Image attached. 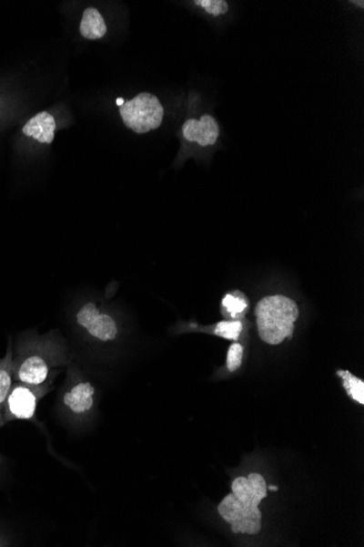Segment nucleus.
Returning <instances> with one entry per match:
<instances>
[{"label":"nucleus","instance_id":"obj_21","mask_svg":"<svg viewBox=\"0 0 364 547\" xmlns=\"http://www.w3.org/2000/svg\"><path fill=\"white\" fill-rule=\"evenodd\" d=\"M0 428H2V427H0Z\"/></svg>","mask_w":364,"mask_h":547},{"label":"nucleus","instance_id":"obj_1","mask_svg":"<svg viewBox=\"0 0 364 547\" xmlns=\"http://www.w3.org/2000/svg\"><path fill=\"white\" fill-rule=\"evenodd\" d=\"M14 381L42 385L70 363L67 346L57 331L38 334L27 330L13 345Z\"/></svg>","mask_w":364,"mask_h":547},{"label":"nucleus","instance_id":"obj_15","mask_svg":"<svg viewBox=\"0 0 364 547\" xmlns=\"http://www.w3.org/2000/svg\"><path fill=\"white\" fill-rule=\"evenodd\" d=\"M244 346L239 344L231 345L228 353V358H226V366H228L229 372H236L238 370L242 364V358H244Z\"/></svg>","mask_w":364,"mask_h":547},{"label":"nucleus","instance_id":"obj_18","mask_svg":"<svg viewBox=\"0 0 364 547\" xmlns=\"http://www.w3.org/2000/svg\"><path fill=\"white\" fill-rule=\"evenodd\" d=\"M352 3H354L357 5H359L361 8L364 7V3L362 2V0H361V2H352Z\"/></svg>","mask_w":364,"mask_h":547},{"label":"nucleus","instance_id":"obj_2","mask_svg":"<svg viewBox=\"0 0 364 547\" xmlns=\"http://www.w3.org/2000/svg\"><path fill=\"white\" fill-rule=\"evenodd\" d=\"M268 495V485L261 474L237 478L231 485V493L220 501L217 511L230 524L236 534L256 535L262 529V512L258 506Z\"/></svg>","mask_w":364,"mask_h":547},{"label":"nucleus","instance_id":"obj_6","mask_svg":"<svg viewBox=\"0 0 364 547\" xmlns=\"http://www.w3.org/2000/svg\"><path fill=\"white\" fill-rule=\"evenodd\" d=\"M75 322L87 338L97 344H110L119 335L117 320L96 301L82 303L76 308Z\"/></svg>","mask_w":364,"mask_h":547},{"label":"nucleus","instance_id":"obj_4","mask_svg":"<svg viewBox=\"0 0 364 547\" xmlns=\"http://www.w3.org/2000/svg\"><path fill=\"white\" fill-rule=\"evenodd\" d=\"M59 373L55 374L42 385H29L14 381L5 399L3 422L4 425L19 419L35 418L38 402L54 388V381Z\"/></svg>","mask_w":364,"mask_h":547},{"label":"nucleus","instance_id":"obj_11","mask_svg":"<svg viewBox=\"0 0 364 547\" xmlns=\"http://www.w3.org/2000/svg\"><path fill=\"white\" fill-rule=\"evenodd\" d=\"M106 32V24L99 11L96 8L86 9L80 25L81 36L94 41L102 38Z\"/></svg>","mask_w":364,"mask_h":547},{"label":"nucleus","instance_id":"obj_9","mask_svg":"<svg viewBox=\"0 0 364 547\" xmlns=\"http://www.w3.org/2000/svg\"><path fill=\"white\" fill-rule=\"evenodd\" d=\"M55 129H56V121L53 115L44 110V112L33 116L24 126L22 131L26 137H31L40 143L51 145L55 138Z\"/></svg>","mask_w":364,"mask_h":547},{"label":"nucleus","instance_id":"obj_16","mask_svg":"<svg viewBox=\"0 0 364 547\" xmlns=\"http://www.w3.org/2000/svg\"><path fill=\"white\" fill-rule=\"evenodd\" d=\"M196 5H201L207 13L219 15L228 13V4L224 0H196Z\"/></svg>","mask_w":364,"mask_h":547},{"label":"nucleus","instance_id":"obj_3","mask_svg":"<svg viewBox=\"0 0 364 547\" xmlns=\"http://www.w3.org/2000/svg\"><path fill=\"white\" fill-rule=\"evenodd\" d=\"M256 317L261 340L268 345L278 346L294 335L299 308L289 297L269 295L258 303Z\"/></svg>","mask_w":364,"mask_h":547},{"label":"nucleus","instance_id":"obj_5","mask_svg":"<svg viewBox=\"0 0 364 547\" xmlns=\"http://www.w3.org/2000/svg\"><path fill=\"white\" fill-rule=\"evenodd\" d=\"M119 110L124 124L136 134H147L162 125L164 108L159 99L151 93H140L121 105Z\"/></svg>","mask_w":364,"mask_h":547},{"label":"nucleus","instance_id":"obj_19","mask_svg":"<svg viewBox=\"0 0 364 547\" xmlns=\"http://www.w3.org/2000/svg\"><path fill=\"white\" fill-rule=\"evenodd\" d=\"M124 103H125V102H124V99H123V98H118V99H117V104L119 105V107H121V105H123Z\"/></svg>","mask_w":364,"mask_h":547},{"label":"nucleus","instance_id":"obj_20","mask_svg":"<svg viewBox=\"0 0 364 547\" xmlns=\"http://www.w3.org/2000/svg\"><path fill=\"white\" fill-rule=\"evenodd\" d=\"M0 546H2V542H0Z\"/></svg>","mask_w":364,"mask_h":547},{"label":"nucleus","instance_id":"obj_7","mask_svg":"<svg viewBox=\"0 0 364 547\" xmlns=\"http://www.w3.org/2000/svg\"><path fill=\"white\" fill-rule=\"evenodd\" d=\"M96 387L91 381L78 368L71 367L63 390V406L75 416H85L96 405Z\"/></svg>","mask_w":364,"mask_h":547},{"label":"nucleus","instance_id":"obj_14","mask_svg":"<svg viewBox=\"0 0 364 547\" xmlns=\"http://www.w3.org/2000/svg\"><path fill=\"white\" fill-rule=\"evenodd\" d=\"M242 329H244V325L240 320H224L217 325L214 335L226 340L237 341L240 338Z\"/></svg>","mask_w":364,"mask_h":547},{"label":"nucleus","instance_id":"obj_17","mask_svg":"<svg viewBox=\"0 0 364 547\" xmlns=\"http://www.w3.org/2000/svg\"><path fill=\"white\" fill-rule=\"evenodd\" d=\"M268 490H278V489L276 488V486L269 485V486H268Z\"/></svg>","mask_w":364,"mask_h":547},{"label":"nucleus","instance_id":"obj_8","mask_svg":"<svg viewBox=\"0 0 364 547\" xmlns=\"http://www.w3.org/2000/svg\"><path fill=\"white\" fill-rule=\"evenodd\" d=\"M182 134L186 140L197 142L201 147L212 146L218 139V124L212 116L204 115L200 120L187 119L182 126Z\"/></svg>","mask_w":364,"mask_h":547},{"label":"nucleus","instance_id":"obj_13","mask_svg":"<svg viewBox=\"0 0 364 547\" xmlns=\"http://www.w3.org/2000/svg\"><path fill=\"white\" fill-rule=\"evenodd\" d=\"M339 377L343 379L344 388L352 399L364 405V383L349 370H339Z\"/></svg>","mask_w":364,"mask_h":547},{"label":"nucleus","instance_id":"obj_12","mask_svg":"<svg viewBox=\"0 0 364 547\" xmlns=\"http://www.w3.org/2000/svg\"><path fill=\"white\" fill-rule=\"evenodd\" d=\"M248 306H249V304H248L247 297L240 291L228 293L222 301L224 314L233 320H239L244 317Z\"/></svg>","mask_w":364,"mask_h":547},{"label":"nucleus","instance_id":"obj_10","mask_svg":"<svg viewBox=\"0 0 364 547\" xmlns=\"http://www.w3.org/2000/svg\"><path fill=\"white\" fill-rule=\"evenodd\" d=\"M13 357V341L9 339L7 351H5V356L0 358V427L2 428L4 427L3 413L5 402L14 383Z\"/></svg>","mask_w":364,"mask_h":547}]
</instances>
